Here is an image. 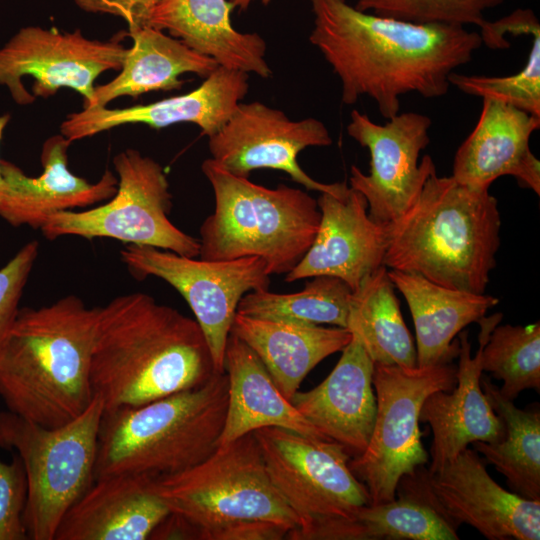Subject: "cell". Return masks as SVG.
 <instances>
[{"label": "cell", "instance_id": "d590c367", "mask_svg": "<svg viewBox=\"0 0 540 540\" xmlns=\"http://www.w3.org/2000/svg\"><path fill=\"white\" fill-rule=\"evenodd\" d=\"M27 476L16 453L10 463L0 460V540H27L23 513L27 499Z\"/></svg>", "mask_w": 540, "mask_h": 540}, {"label": "cell", "instance_id": "9a60e30c", "mask_svg": "<svg viewBox=\"0 0 540 540\" xmlns=\"http://www.w3.org/2000/svg\"><path fill=\"white\" fill-rule=\"evenodd\" d=\"M385 124L352 110L347 133L370 153V170L353 165L350 187L367 201L369 217L386 225L401 217L417 200L436 170L429 155L418 163L420 152L430 142L431 119L416 112L398 113Z\"/></svg>", "mask_w": 540, "mask_h": 540}, {"label": "cell", "instance_id": "d6a6232c", "mask_svg": "<svg viewBox=\"0 0 540 540\" xmlns=\"http://www.w3.org/2000/svg\"><path fill=\"white\" fill-rule=\"evenodd\" d=\"M483 371L503 381L499 392L507 400L526 389L540 391V323L496 325L482 349Z\"/></svg>", "mask_w": 540, "mask_h": 540}, {"label": "cell", "instance_id": "5bb4252c", "mask_svg": "<svg viewBox=\"0 0 540 540\" xmlns=\"http://www.w3.org/2000/svg\"><path fill=\"white\" fill-rule=\"evenodd\" d=\"M127 48L117 41L88 39L79 29L60 32L39 26L21 28L0 48V85L19 105L47 98L60 88L92 100L100 74L120 70Z\"/></svg>", "mask_w": 540, "mask_h": 540}, {"label": "cell", "instance_id": "ac0fdd59", "mask_svg": "<svg viewBox=\"0 0 540 540\" xmlns=\"http://www.w3.org/2000/svg\"><path fill=\"white\" fill-rule=\"evenodd\" d=\"M502 320L501 313L482 317L478 336L479 348L474 356L468 332L459 333V364L456 384L450 391H436L424 401L419 421L428 423L433 439L430 447V472L440 470L475 441L497 442L503 439L505 427L491 407L481 386V354L491 331Z\"/></svg>", "mask_w": 540, "mask_h": 540}, {"label": "cell", "instance_id": "52a82bcc", "mask_svg": "<svg viewBox=\"0 0 540 540\" xmlns=\"http://www.w3.org/2000/svg\"><path fill=\"white\" fill-rule=\"evenodd\" d=\"M202 171L212 186L215 208L200 226V259L257 256L270 276L290 272L315 239L321 219L317 200L283 184H256L211 158L202 163Z\"/></svg>", "mask_w": 540, "mask_h": 540}, {"label": "cell", "instance_id": "9c48e42d", "mask_svg": "<svg viewBox=\"0 0 540 540\" xmlns=\"http://www.w3.org/2000/svg\"><path fill=\"white\" fill-rule=\"evenodd\" d=\"M253 434L272 483L299 519L292 540H331L339 526L371 503L340 444L279 427Z\"/></svg>", "mask_w": 540, "mask_h": 540}, {"label": "cell", "instance_id": "8d00e7d4", "mask_svg": "<svg viewBox=\"0 0 540 540\" xmlns=\"http://www.w3.org/2000/svg\"><path fill=\"white\" fill-rule=\"evenodd\" d=\"M38 253V241H30L0 268V346L16 320L23 290Z\"/></svg>", "mask_w": 540, "mask_h": 540}, {"label": "cell", "instance_id": "d4e9b609", "mask_svg": "<svg viewBox=\"0 0 540 540\" xmlns=\"http://www.w3.org/2000/svg\"><path fill=\"white\" fill-rule=\"evenodd\" d=\"M388 276L409 306L419 367L450 363L459 353V341H454L456 335L467 325L478 322L499 302L485 293L438 285L416 273L390 269Z\"/></svg>", "mask_w": 540, "mask_h": 540}, {"label": "cell", "instance_id": "7402d4cb", "mask_svg": "<svg viewBox=\"0 0 540 540\" xmlns=\"http://www.w3.org/2000/svg\"><path fill=\"white\" fill-rule=\"evenodd\" d=\"M540 118L500 101L483 99L476 126L455 153L452 177L476 189H489L501 176L540 195V162L530 138Z\"/></svg>", "mask_w": 540, "mask_h": 540}, {"label": "cell", "instance_id": "4dcf8cb0", "mask_svg": "<svg viewBox=\"0 0 540 540\" xmlns=\"http://www.w3.org/2000/svg\"><path fill=\"white\" fill-rule=\"evenodd\" d=\"M311 278L299 292L281 294L269 289L248 292L240 300L237 313L259 319L347 328L352 289L334 276Z\"/></svg>", "mask_w": 540, "mask_h": 540}, {"label": "cell", "instance_id": "44dd1931", "mask_svg": "<svg viewBox=\"0 0 540 540\" xmlns=\"http://www.w3.org/2000/svg\"><path fill=\"white\" fill-rule=\"evenodd\" d=\"M331 373L316 387L297 391L290 401L326 439L355 458L366 449L376 417L374 362L352 334Z\"/></svg>", "mask_w": 540, "mask_h": 540}, {"label": "cell", "instance_id": "8992f818", "mask_svg": "<svg viewBox=\"0 0 540 540\" xmlns=\"http://www.w3.org/2000/svg\"><path fill=\"white\" fill-rule=\"evenodd\" d=\"M227 403L223 372L143 405L103 410L94 480L120 473L158 478L195 466L217 448Z\"/></svg>", "mask_w": 540, "mask_h": 540}, {"label": "cell", "instance_id": "484cf974", "mask_svg": "<svg viewBox=\"0 0 540 540\" xmlns=\"http://www.w3.org/2000/svg\"><path fill=\"white\" fill-rule=\"evenodd\" d=\"M228 403L218 446L265 427L324 438L279 390L256 353L230 333L224 355Z\"/></svg>", "mask_w": 540, "mask_h": 540}, {"label": "cell", "instance_id": "d6986e66", "mask_svg": "<svg viewBox=\"0 0 540 540\" xmlns=\"http://www.w3.org/2000/svg\"><path fill=\"white\" fill-rule=\"evenodd\" d=\"M248 90V73L218 66L199 87L186 94L126 108L83 109L67 115L60 132L73 142L126 124L160 129L192 123L209 137L230 118Z\"/></svg>", "mask_w": 540, "mask_h": 540}, {"label": "cell", "instance_id": "f35d334b", "mask_svg": "<svg viewBox=\"0 0 540 540\" xmlns=\"http://www.w3.org/2000/svg\"><path fill=\"white\" fill-rule=\"evenodd\" d=\"M163 0H74L83 11L121 17L128 28L145 26L151 10Z\"/></svg>", "mask_w": 540, "mask_h": 540}, {"label": "cell", "instance_id": "ffe728a7", "mask_svg": "<svg viewBox=\"0 0 540 540\" xmlns=\"http://www.w3.org/2000/svg\"><path fill=\"white\" fill-rule=\"evenodd\" d=\"M71 144L62 134L49 137L42 146V173L31 177L7 160H0L4 192L0 218L12 226L42 227L46 218L61 211L89 207L111 199L118 178L106 170L95 183L73 174L68 167Z\"/></svg>", "mask_w": 540, "mask_h": 540}, {"label": "cell", "instance_id": "60d3db41", "mask_svg": "<svg viewBox=\"0 0 540 540\" xmlns=\"http://www.w3.org/2000/svg\"><path fill=\"white\" fill-rule=\"evenodd\" d=\"M260 1L264 5H268L272 0H230L233 8H237L239 11H246L254 2Z\"/></svg>", "mask_w": 540, "mask_h": 540}, {"label": "cell", "instance_id": "4316f807", "mask_svg": "<svg viewBox=\"0 0 540 540\" xmlns=\"http://www.w3.org/2000/svg\"><path fill=\"white\" fill-rule=\"evenodd\" d=\"M259 357L287 398L326 357L341 351L352 334L343 327L259 319L236 313L231 332Z\"/></svg>", "mask_w": 540, "mask_h": 540}, {"label": "cell", "instance_id": "603a6c76", "mask_svg": "<svg viewBox=\"0 0 540 540\" xmlns=\"http://www.w3.org/2000/svg\"><path fill=\"white\" fill-rule=\"evenodd\" d=\"M155 478L120 473L99 477L64 515L54 540H145L170 514L153 490Z\"/></svg>", "mask_w": 540, "mask_h": 540}, {"label": "cell", "instance_id": "e0dca14e", "mask_svg": "<svg viewBox=\"0 0 540 540\" xmlns=\"http://www.w3.org/2000/svg\"><path fill=\"white\" fill-rule=\"evenodd\" d=\"M321 219L315 239L286 282L328 275L343 280L352 291L383 266L388 245L386 225L372 220L364 196L343 183L317 199Z\"/></svg>", "mask_w": 540, "mask_h": 540}, {"label": "cell", "instance_id": "30bf717a", "mask_svg": "<svg viewBox=\"0 0 540 540\" xmlns=\"http://www.w3.org/2000/svg\"><path fill=\"white\" fill-rule=\"evenodd\" d=\"M113 164L118 175L115 195L96 207L48 216L40 228L42 235L48 240L63 236L110 238L128 245L199 256V238L185 233L169 219L172 195L163 167L132 148L114 156Z\"/></svg>", "mask_w": 540, "mask_h": 540}, {"label": "cell", "instance_id": "7c38bea8", "mask_svg": "<svg viewBox=\"0 0 540 540\" xmlns=\"http://www.w3.org/2000/svg\"><path fill=\"white\" fill-rule=\"evenodd\" d=\"M486 464L467 447L438 471L420 466L403 476L396 493L426 504L455 530L468 524L489 540H539L540 499L506 490Z\"/></svg>", "mask_w": 540, "mask_h": 540}, {"label": "cell", "instance_id": "f546056e", "mask_svg": "<svg viewBox=\"0 0 540 540\" xmlns=\"http://www.w3.org/2000/svg\"><path fill=\"white\" fill-rule=\"evenodd\" d=\"M482 389L495 413L501 418L505 435L497 442L475 441L473 448L507 480L512 492L540 499V412L520 409L507 400L488 378L481 377Z\"/></svg>", "mask_w": 540, "mask_h": 540}, {"label": "cell", "instance_id": "e575fe53", "mask_svg": "<svg viewBox=\"0 0 540 540\" xmlns=\"http://www.w3.org/2000/svg\"><path fill=\"white\" fill-rule=\"evenodd\" d=\"M504 0H355V8L419 24H445L481 28L484 13Z\"/></svg>", "mask_w": 540, "mask_h": 540}, {"label": "cell", "instance_id": "6da1fadb", "mask_svg": "<svg viewBox=\"0 0 540 540\" xmlns=\"http://www.w3.org/2000/svg\"><path fill=\"white\" fill-rule=\"evenodd\" d=\"M310 43L341 83L346 105L370 97L385 119L400 112V98L445 95L449 76L482 46L466 27L419 24L361 11L347 0H310Z\"/></svg>", "mask_w": 540, "mask_h": 540}, {"label": "cell", "instance_id": "cb8c5ba5", "mask_svg": "<svg viewBox=\"0 0 540 540\" xmlns=\"http://www.w3.org/2000/svg\"><path fill=\"white\" fill-rule=\"evenodd\" d=\"M232 9L227 0H163L151 10L145 26L168 31L219 66L271 77L265 40L257 33L236 30Z\"/></svg>", "mask_w": 540, "mask_h": 540}, {"label": "cell", "instance_id": "74e56055", "mask_svg": "<svg viewBox=\"0 0 540 540\" xmlns=\"http://www.w3.org/2000/svg\"><path fill=\"white\" fill-rule=\"evenodd\" d=\"M540 30V23L535 13L530 9H517L509 15L496 21H488L480 28L482 44L492 49H506L511 42L506 35H531Z\"/></svg>", "mask_w": 540, "mask_h": 540}, {"label": "cell", "instance_id": "1f68e13d", "mask_svg": "<svg viewBox=\"0 0 540 540\" xmlns=\"http://www.w3.org/2000/svg\"><path fill=\"white\" fill-rule=\"evenodd\" d=\"M457 540L458 534L426 504L405 496L367 504L342 524L332 540Z\"/></svg>", "mask_w": 540, "mask_h": 540}, {"label": "cell", "instance_id": "f1b7e54d", "mask_svg": "<svg viewBox=\"0 0 540 540\" xmlns=\"http://www.w3.org/2000/svg\"><path fill=\"white\" fill-rule=\"evenodd\" d=\"M394 290L387 267H379L353 292L347 329L374 363L415 367L416 348Z\"/></svg>", "mask_w": 540, "mask_h": 540}, {"label": "cell", "instance_id": "ba28073f", "mask_svg": "<svg viewBox=\"0 0 540 540\" xmlns=\"http://www.w3.org/2000/svg\"><path fill=\"white\" fill-rule=\"evenodd\" d=\"M103 410V400L94 395L83 413L53 428L0 412V448L16 451L27 476L28 539L54 540L66 512L94 482Z\"/></svg>", "mask_w": 540, "mask_h": 540}, {"label": "cell", "instance_id": "3957f363", "mask_svg": "<svg viewBox=\"0 0 540 540\" xmlns=\"http://www.w3.org/2000/svg\"><path fill=\"white\" fill-rule=\"evenodd\" d=\"M97 312L75 295L20 308L0 346V396L8 411L49 428L85 411L94 397L90 362Z\"/></svg>", "mask_w": 540, "mask_h": 540}, {"label": "cell", "instance_id": "4fadbf2b", "mask_svg": "<svg viewBox=\"0 0 540 540\" xmlns=\"http://www.w3.org/2000/svg\"><path fill=\"white\" fill-rule=\"evenodd\" d=\"M120 254L134 277L160 278L180 293L203 332L216 371L225 372V348L240 300L248 292L269 289L264 261L257 256L195 259L142 245H127Z\"/></svg>", "mask_w": 540, "mask_h": 540}, {"label": "cell", "instance_id": "8fae6325", "mask_svg": "<svg viewBox=\"0 0 540 540\" xmlns=\"http://www.w3.org/2000/svg\"><path fill=\"white\" fill-rule=\"evenodd\" d=\"M376 417L364 452L349 461L356 478L367 488L371 503L396 498L400 479L429 459L421 443L419 415L425 399L456 384V367L443 363L402 367L374 363Z\"/></svg>", "mask_w": 540, "mask_h": 540}, {"label": "cell", "instance_id": "7a4b0ae2", "mask_svg": "<svg viewBox=\"0 0 540 540\" xmlns=\"http://www.w3.org/2000/svg\"><path fill=\"white\" fill-rule=\"evenodd\" d=\"M216 373L195 319L143 292L98 307L90 382L104 411L201 386Z\"/></svg>", "mask_w": 540, "mask_h": 540}, {"label": "cell", "instance_id": "ab89813d", "mask_svg": "<svg viewBox=\"0 0 540 540\" xmlns=\"http://www.w3.org/2000/svg\"><path fill=\"white\" fill-rule=\"evenodd\" d=\"M10 118H11V116L8 113L0 115V142H1L3 134H4V130H5L6 126H7V124L10 121ZM4 186H5V183H4L3 175H2V172H1V165H0V198L3 195Z\"/></svg>", "mask_w": 540, "mask_h": 540}, {"label": "cell", "instance_id": "83f0119b", "mask_svg": "<svg viewBox=\"0 0 540 540\" xmlns=\"http://www.w3.org/2000/svg\"><path fill=\"white\" fill-rule=\"evenodd\" d=\"M132 47L127 48L120 73L110 82L96 86L86 108L106 107L121 96L138 97L153 91L180 89V76L193 73L208 77L219 65L181 40L150 26L129 28Z\"/></svg>", "mask_w": 540, "mask_h": 540}, {"label": "cell", "instance_id": "2e32d148", "mask_svg": "<svg viewBox=\"0 0 540 540\" xmlns=\"http://www.w3.org/2000/svg\"><path fill=\"white\" fill-rule=\"evenodd\" d=\"M208 138L211 159L237 176L248 177L256 169L280 170L307 190L320 193L336 191L344 183L319 182L297 161L304 149L333 142L325 124L316 118L291 120L283 111L262 102H240Z\"/></svg>", "mask_w": 540, "mask_h": 540}, {"label": "cell", "instance_id": "5b68a950", "mask_svg": "<svg viewBox=\"0 0 540 540\" xmlns=\"http://www.w3.org/2000/svg\"><path fill=\"white\" fill-rule=\"evenodd\" d=\"M153 490L183 539H293L300 523L272 483L253 432L219 445L203 461L155 478Z\"/></svg>", "mask_w": 540, "mask_h": 540}, {"label": "cell", "instance_id": "836d02e7", "mask_svg": "<svg viewBox=\"0 0 540 540\" xmlns=\"http://www.w3.org/2000/svg\"><path fill=\"white\" fill-rule=\"evenodd\" d=\"M531 37L529 56L519 72L510 76L452 72L450 85L465 94L500 101L540 118V30L534 31Z\"/></svg>", "mask_w": 540, "mask_h": 540}, {"label": "cell", "instance_id": "277c9868", "mask_svg": "<svg viewBox=\"0 0 540 540\" xmlns=\"http://www.w3.org/2000/svg\"><path fill=\"white\" fill-rule=\"evenodd\" d=\"M383 264L448 288L485 293L496 266L501 219L489 189H476L436 170L415 203L386 224Z\"/></svg>", "mask_w": 540, "mask_h": 540}]
</instances>
